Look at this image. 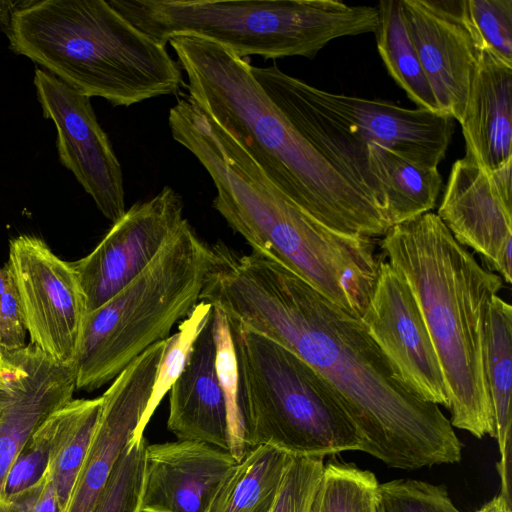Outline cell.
Listing matches in <instances>:
<instances>
[{
  "mask_svg": "<svg viewBox=\"0 0 512 512\" xmlns=\"http://www.w3.org/2000/svg\"><path fill=\"white\" fill-rule=\"evenodd\" d=\"M200 294L229 321L296 354L337 392L361 451L414 470L461 460V443L439 406L402 381L360 320L278 262L218 241Z\"/></svg>",
  "mask_w": 512,
  "mask_h": 512,
  "instance_id": "1",
  "label": "cell"
},
{
  "mask_svg": "<svg viewBox=\"0 0 512 512\" xmlns=\"http://www.w3.org/2000/svg\"><path fill=\"white\" fill-rule=\"evenodd\" d=\"M173 139L210 175L213 208L253 251L283 265L348 314L360 318L379 260L374 238L325 226L287 198L240 144L204 110L181 99L169 111Z\"/></svg>",
  "mask_w": 512,
  "mask_h": 512,
  "instance_id": "2",
  "label": "cell"
},
{
  "mask_svg": "<svg viewBox=\"0 0 512 512\" xmlns=\"http://www.w3.org/2000/svg\"><path fill=\"white\" fill-rule=\"evenodd\" d=\"M188 77V99L227 131L293 203L330 229L383 236V208L347 180L289 122L229 48L195 36L168 40Z\"/></svg>",
  "mask_w": 512,
  "mask_h": 512,
  "instance_id": "3",
  "label": "cell"
},
{
  "mask_svg": "<svg viewBox=\"0 0 512 512\" xmlns=\"http://www.w3.org/2000/svg\"><path fill=\"white\" fill-rule=\"evenodd\" d=\"M380 248L409 285L444 377L450 424L481 439L494 437L485 358L490 303L502 278L481 266L438 215L393 225Z\"/></svg>",
  "mask_w": 512,
  "mask_h": 512,
  "instance_id": "4",
  "label": "cell"
},
{
  "mask_svg": "<svg viewBox=\"0 0 512 512\" xmlns=\"http://www.w3.org/2000/svg\"><path fill=\"white\" fill-rule=\"evenodd\" d=\"M9 48L88 97L130 106L176 94L181 68L163 45L105 0L25 1L6 25Z\"/></svg>",
  "mask_w": 512,
  "mask_h": 512,
  "instance_id": "5",
  "label": "cell"
},
{
  "mask_svg": "<svg viewBox=\"0 0 512 512\" xmlns=\"http://www.w3.org/2000/svg\"><path fill=\"white\" fill-rule=\"evenodd\" d=\"M126 20L166 45L173 36L221 44L240 58H314L330 41L374 33L377 6L335 0H109Z\"/></svg>",
  "mask_w": 512,
  "mask_h": 512,
  "instance_id": "6",
  "label": "cell"
},
{
  "mask_svg": "<svg viewBox=\"0 0 512 512\" xmlns=\"http://www.w3.org/2000/svg\"><path fill=\"white\" fill-rule=\"evenodd\" d=\"M251 73L294 128L384 211L367 147L377 144L420 167L438 168L451 143L455 120L446 114L327 92L276 65H251Z\"/></svg>",
  "mask_w": 512,
  "mask_h": 512,
  "instance_id": "7",
  "label": "cell"
},
{
  "mask_svg": "<svg viewBox=\"0 0 512 512\" xmlns=\"http://www.w3.org/2000/svg\"><path fill=\"white\" fill-rule=\"evenodd\" d=\"M210 263V246L185 218L144 271L86 313L74 361L76 389H99L166 340L200 301Z\"/></svg>",
  "mask_w": 512,
  "mask_h": 512,
  "instance_id": "8",
  "label": "cell"
},
{
  "mask_svg": "<svg viewBox=\"0 0 512 512\" xmlns=\"http://www.w3.org/2000/svg\"><path fill=\"white\" fill-rule=\"evenodd\" d=\"M229 326L248 449L268 445L292 456L323 458L361 451L360 434L322 375L271 339L239 323Z\"/></svg>",
  "mask_w": 512,
  "mask_h": 512,
  "instance_id": "9",
  "label": "cell"
},
{
  "mask_svg": "<svg viewBox=\"0 0 512 512\" xmlns=\"http://www.w3.org/2000/svg\"><path fill=\"white\" fill-rule=\"evenodd\" d=\"M7 264L29 343L58 362L74 363L86 305L71 263L54 254L42 238L24 234L10 240Z\"/></svg>",
  "mask_w": 512,
  "mask_h": 512,
  "instance_id": "10",
  "label": "cell"
},
{
  "mask_svg": "<svg viewBox=\"0 0 512 512\" xmlns=\"http://www.w3.org/2000/svg\"><path fill=\"white\" fill-rule=\"evenodd\" d=\"M34 85L43 116L55 124L60 162L100 212L112 223L117 222L126 212L123 173L90 97L43 68H35Z\"/></svg>",
  "mask_w": 512,
  "mask_h": 512,
  "instance_id": "11",
  "label": "cell"
},
{
  "mask_svg": "<svg viewBox=\"0 0 512 512\" xmlns=\"http://www.w3.org/2000/svg\"><path fill=\"white\" fill-rule=\"evenodd\" d=\"M184 219L181 196L166 186L131 206L91 253L70 262L86 313L102 306L144 271Z\"/></svg>",
  "mask_w": 512,
  "mask_h": 512,
  "instance_id": "12",
  "label": "cell"
},
{
  "mask_svg": "<svg viewBox=\"0 0 512 512\" xmlns=\"http://www.w3.org/2000/svg\"><path fill=\"white\" fill-rule=\"evenodd\" d=\"M512 162L494 170L471 157L456 160L436 213L458 243L478 253L486 269L511 283Z\"/></svg>",
  "mask_w": 512,
  "mask_h": 512,
  "instance_id": "13",
  "label": "cell"
},
{
  "mask_svg": "<svg viewBox=\"0 0 512 512\" xmlns=\"http://www.w3.org/2000/svg\"><path fill=\"white\" fill-rule=\"evenodd\" d=\"M360 320L409 390L448 409L441 366L417 301L404 278L383 259Z\"/></svg>",
  "mask_w": 512,
  "mask_h": 512,
  "instance_id": "14",
  "label": "cell"
},
{
  "mask_svg": "<svg viewBox=\"0 0 512 512\" xmlns=\"http://www.w3.org/2000/svg\"><path fill=\"white\" fill-rule=\"evenodd\" d=\"M75 363L58 362L28 343L0 355V504L5 481L24 445L45 420L73 399Z\"/></svg>",
  "mask_w": 512,
  "mask_h": 512,
  "instance_id": "15",
  "label": "cell"
},
{
  "mask_svg": "<svg viewBox=\"0 0 512 512\" xmlns=\"http://www.w3.org/2000/svg\"><path fill=\"white\" fill-rule=\"evenodd\" d=\"M165 347L166 340L149 347L103 393L99 419L65 512H91L126 446L143 436Z\"/></svg>",
  "mask_w": 512,
  "mask_h": 512,
  "instance_id": "16",
  "label": "cell"
},
{
  "mask_svg": "<svg viewBox=\"0 0 512 512\" xmlns=\"http://www.w3.org/2000/svg\"><path fill=\"white\" fill-rule=\"evenodd\" d=\"M419 61L441 113L460 123L481 50L461 0H402Z\"/></svg>",
  "mask_w": 512,
  "mask_h": 512,
  "instance_id": "17",
  "label": "cell"
},
{
  "mask_svg": "<svg viewBox=\"0 0 512 512\" xmlns=\"http://www.w3.org/2000/svg\"><path fill=\"white\" fill-rule=\"evenodd\" d=\"M238 461L207 443L177 440L147 446L141 512H207Z\"/></svg>",
  "mask_w": 512,
  "mask_h": 512,
  "instance_id": "18",
  "label": "cell"
},
{
  "mask_svg": "<svg viewBox=\"0 0 512 512\" xmlns=\"http://www.w3.org/2000/svg\"><path fill=\"white\" fill-rule=\"evenodd\" d=\"M213 310L169 394L167 428L178 440L210 444L230 452L226 400L218 380Z\"/></svg>",
  "mask_w": 512,
  "mask_h": 512,
  "instance_id": "19",
  "label": "cell"
},
{
  "mask_svg": "<svg viewBox=\"0 0 512 512\" xmlns=\"http://www.w3.org/2000/svg\"><path fill=\"white\" fill-rule=\"evenodd\" d=\"M460 124L465 155L481 168L512 162V66L481 52Z\"/></svg>",
  "mask_w": 512,
  "mask_h": 512,
  "instance_id": "20",
  "label": "cell"
},
{
  "mask_svg": "<svg viewBox=\"0 0 512 512\" xmlns=\"http://www.w3.org/2000/svg\"><path fill=\"white\" fill-rule=\"evenodd\" d=\"M102 406V395L72 399L37 429L48 448L47 470L59 512H65L90 445Z\"/></svg>",
  "mask_w": 512,
  "mask_h": 512,
  "instance_id": "21",
  "label": "cell"
},
{
  "mask_svg": "<svg viewBox=\"0 0 512 512\" xmlns=\"http://www.w3.org/2000/svg\"><path fill=\"white\" fill-rule=\"evenodd\" d=\"M367 168L392 226L436 206L443 182L438 168L420 167L377 144L367 147Z\"/></svg>",
  "mask_w": 512,
  "mask_h": 512,
  "instance_id": "22",
  "label": "cell"
},
{
  "mask_svg": "<svg viewBox=\"0 0 512 512\" xmlns=\"http://www.w3.org/2000/svg\"><path fill=\"white\" fill-rule=\"evenodd\" d=\"M512 307L498 295L490 303L486 377L494 415V438L497 440L500 460L497 470L501 492L511 499V383H512Z\"/></svg>",
  "mask_w": 512,
  "mask_h": 512,
  "instance_id": "23",
  "label": "cell"
},
{
  "mask_svg": "<svg viewBox=\"0 0 512 512\" xmlns=\"http://www.w3.org/2000/svg\"><path fill=\"white\" fill-rule=\"evenodd\" d=\"M292 455L268 445L248 449L207 512H271Z\"/></svg>",
  "mask_w": 512,
  "mask_h": 512,
  "instance_id": "24",
  "label": "cell"
},
{
  "mask_svg": "<svg viewBox=\"0 0 512 512\" xmlns=\"http://www.w3.org/2000/svg\"><path fill=\"white\" fill-rule=\"evenodd\" d=\"M377 8L379 22L374 33L389 75L417 108L441 113L412 41L402 0L381 1Z\"/></svg>",
  "mask_w": 512,
  "mask_h": 512,
  "instance_id": "25",
  "label": "cell"
},
{
  "mask_svg": "<svg viewBox=\"0 0 512 512\" xmlns=\"http://www.w3.org/2000/svg\"><path fill=\"white\" fill-rule=\"evenodd\" d=\"M378 486L372 472L331 460L324 466L312 512H376Z\"/></svg>",
  "mask_w": 512,
  "mask_h": 512,
  "instance_id": "26",
  "label": "cell"
},
{
  "mask_svg": "<svg viewBox=\"0 0 512 512\" xmlns=\"http://www.w3.org/2000/svg\"><path fill=\"white\" fill-rule=\"evenodd\" d=\"M213 315V332L216 347L215 366L226 400L230 453L237 461H240L248 451V448L245 444L244 425L240 408L239 373L234 342L226 315L214 306Z\"/></svg>",
  "mask_w": 512,
  "mask_h": 512,
  "instance_id": "27",
  "label": "cell"
},
{
  "mask_svg": "<svg viewBox=\"0 0 512 512\" xmlns=\"http://www.w3.org/2000/svg\"><path fill=\"white\" fill-rule=\"evenodd\" d=\"M147 446L144 435L131 440L91 512H141Z\"/></svg>",
  "mask_w": 512,
  "mask_h": 512,
  "instance_id": "28",
  "label": "cell"
},
{
  "mask_svg": "<svg viewBox=\"0 0 512 512\" xmlns=\"http://www.w3.org/2000/svg\"><path fill=\"white\" fill-rule=\"evenodd\" d=\"M461 11L479 49L512 66V0H461Z\"/></svg>",
  "mask_w": 512,
  "mask_h": 512,
  "instance_id": "29",
  "label": "cell"
},
{
  "mask_svg": "<svg viewBox=\"0 0 512 512\" xmlns=\"http://www.w3.org/2000/svg\"><path fill=\"white\" fill-rule=\"evenodd\" d=\"M212 310L210 303L199 301L179 324L177 332L167 338L146 408V418L149 421L163 397L181 375L191 348Z\"/></svg>",
  "mask_w": 512,
  "mask_h": 512,
  "instance_id": "30",
  "label": "cell"
},
{
  "mask_svg": "<svg viewBox=\"0 0 512 512\" xmlns=\"http://www.w3.org/2000/svg\"><path fill=\"white\" fill-rule=\"evenodd\" d=\"M382 512H460L443 485L414 479L379 483Z\"/></svg>",
  "mask_w": 512,
  "mask_h": 512,
  "instance_id": "31",
  "label": "cell"
},
{
  "mask_svg": "<svg viewBox=\"0 0 512 512\" xmlns=\"http://www.w3.org/2000/svg\"><path fill=\"white\" fill-rule=\"evenodd\" d=\"M324 466L323 457L292 456L271 512H312Z\"/></svg>",
  "mask_w": 512,
  "mask_h": 512,
  "instance_id": "32",
  "label": "cell"
},
{
  "mask_svg": "<svg viewBox=\"0 0 512 512\" xmlns=\"http://www.w3.org/2000/svg\"><path fill=\"white\" fill-rule=\"evenodd\" d=\"M48 465V448L36 430L14 460L5 481V501L35 485L44 475ZM6 510V509H5Z\"/></svg>",
  "mask_w": 512,
  "mask_h": 512,
  "instance_id": "33",
  "label": "cell"
},
{
  "mask_svg": "<svg viewBox=\"0 0 512 512\" xmlns=\"http://www.w3.org/2000/svg\"><path fill=\"white\" fill-rule=\"evenodd\" d=\"M27 334L28 332L18 289L12 272L8 266L6 287L0 296L1 351H14L24 348L27 345Z\"/></svg>",
  "mask_w": 512,
  "mask_h": 512,
  "instance_id": "34",
  "label": "cell"
},
{
  "mask_svg": "<svg viewBox=\"0 0 512 512\" xmlns=\"http://www.w3.org/2000/svg\"><path fill=\"white\" fill-rule=\"evenodd\" d=\"M511 503V501L499 494L475 512H512Z\"/></svg>",
  "mask_w": 512,
  "mask_h": 512,
  "instance_id": "35",
  "label": "cell"
},
{
  "mask_svg": "<svg viewBox=\"0 0 512 512\" xmlns=\"http://www.w3.org/2000/svg\"><path fill=\"white\" fill-rule=\"evenodd\" d=\"M20 4L17 1L0 0V27L8 24L11 14Z\"/></svg>",
  "mask_w": 512,
  "mask_h": 512,
  "instance_id": "36",
  "label": "cell"
},
{
  "mask_svg": "<svg viewBox=\"0 0 512 512\" xmlns=\"http://www.w3.org/2000/svg\"><path fill=\"white\" fill-rule=\"evenodd\" d=\"M376 512H382V509H381V507L379 505V501H378V507H377V511Z\"/></svg>",
  "mask_w": 512,
  "mask_h": 512,
  "instance_id": "37",
  "label": "cell"
},
{
  "mask_svg": "<svg viewBox=\"0 0 512 512\" xmlns=\"http://www.w3.org/2000/svg\"><path fill=\"white\" fill-rule=\"evenodd\" d=\"M0 512H4V509L1 504H0Z\"/></svg>",
  "mask_w": 512,
  "mask_h": 512,
  "instance_id": "38",
  "label": "cell"
},
{
  "mask_svg": "<svg viewBox=\"0 0 512 512\" xmlns=\"http://www.w3.org/2000/svg\"><path fill=\"white\" fill-rule=\"evenodd\" d=\"M3 273V267H0V275Z\"/></svg>",
  "mask_w": 512,
  "mask_h": 512,
  "instance_id": "39",
  "label": "cell"
},
{
  "mask_svg": "<svg viewBox=\"0 0 512 512\" xmlns=\"http://www.w3.org/2000/svg\"><path fill=\"white\" fill-rule=\"evenodd\" d=\"M0 355H1V348H0Z\"/></svg>",
  "mask_w": 512,
  "mask_h": 512,
  "instance_id": "40",
  "label": "cell"
}]
</instances>
